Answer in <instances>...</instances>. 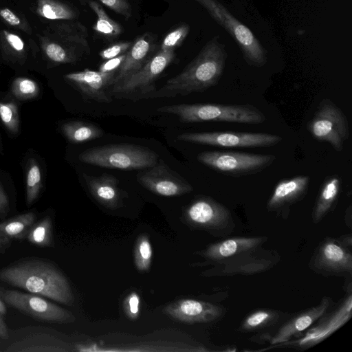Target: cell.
<instances>
[{"mask_svg":"<svg viewBox=\"0 0 352 352\" xmlns=\"http://www.w3.org/2000/svg\"><path fill=\"white\" fill-rule=\"evenodd\" d=\"M36 12L45 19L55 21H72L78 17L75 8L59 0H37Z\"/></svg>","mask_w":352,"mask_h":352,"instance_id":"27","label":"cell"},{"mask_svg":"<svg viewBox=\"0 0 352 352\" xmlns=\"http://www.w3.org/2000/svg\"><path fill=\"white\" fill-rule=\"evenodd\" d=\"M8 199L1 184H0V215L8 210Z\"/></svg>","mask_w":352,"mask_h":352,"instance_id":"43","label":"cell"},{"mask_svg":"<svg viewBox=\"0 0 352 352\" xmlns=\"http://www.w3.org/2000/svg\"><path fill=\"white\" fill-rule=\"evenodd\" d=\"M341 302L329 313L327 311L297 339L274 345L276 347H290L305 349L315 346L345 324L352 316L351 285L346 290Z\"/></svg>","mask_w":352,"mask_h":352,"instance_id":"13","label":"cell"},{"mask_svg":"<svg viewBox=\"0 0 352 352\" xmlns=\"http://www.w3.org/2000/svg\"><path fill=\"white\" fill-rule=\"evenodd\" d=\"M0 282L70 305L74 296L63 272L50 261L23 259L0 270Z\"/></svg>","mask_w":352,"mask_h":352,"instance_id":"2","label":"cell"},{"mask_svg":"<svg viewBox=\"0 0 352 352\" xmlns=\"http://www.w3.org/2000/svg\"><path fill=\"white\" fill-rule=\"evenodd\" d=\"M268 238L261 236H234L208 245L199 253L208 265L230 258L237 254L262 247Z\"/></svg>","mask_w":352,"mask_h":352,"instance_id":"22","label":"cell"},{"mask_svg":"<svg viewBox=\"0 0 352 352\" xmlns=\"http://www.w3.org/2000/svg\"><path fill=\"white\" fill-rule=\"evenodd\" d=\"M280 260L276 251L260 247L212 264L213 267L204 272L203 276L255 275L271 270Z\"/></svg>","mask_w":352,"mask_h":352,"instance_id":"11","label":"cell"},{"mask_svg":"<svg viewBox=\"0 0 352 352\" xmlns=\"http://www.w3.org/2000/svg\"><path fill=\"white\" fill-rule=\"evenodd\" d=\"M198 161L226 175L234 177L259 173L276 160L272 154H255L233 151H209L199 153Z\"/></svg>","mask_w":352,"mask_h":352,"instance_id":"8","label":"cell"},{"mask_svg":"<svg viewBox=\"0 0 352 352\" xmlns=\"http://www.w3.org/2000/svg\"><path fill=\"white\" fill-rule=\"evenodd\" d=\"M337 239L344 246H345L351 250V248L352 246V240H351V234H346L344 236H340V237L337 238Z\"/></svg>","mask_w":352,"mask_h":352,"instance_id":"45","label":"cell"},{"mask_svg":"<svg viewBox=\"0 0 352 352\" xmlns=\"http://www.w3.org/2000/svg\"><path fill=\"white\" fill-rule=\"evenodd\" d=\"M307 129L315 140L329 143L337 152L343 150L350 134L346 116L329 98L320 102Z\"/></svg>","mask_w":352,"mask_h":352,"instance_id":"9","label":"cell"},{"mask_svg":"<svg viewBox=\"0 0 352 352\" xmlns=\"http://www.w3.org/2000/svg\"><path fill=\"white\" fill-rule=\"evenodd\" d=\"M11 91L17 99L30 100L38 96L39 87L34 80L30 78L18 77L12 83Z\"/></svg>","mask_w":352,"mask_h":352,"instance_id":"34","label":"cell"},{"mask_svg":"<svg viewBox=\"0 0 352 352\" xmlns=\"http://www.w3.org/2000/svg\"><path fill=\"white\" fill-rule=\"evenodd\" d=\"M86 164L122 170L146 169L158 161V155L148 148L135 144H109L87 149L79 155Z\"/></svg>","mask_w":352,"mask_h":352,"instance_id":"5","label":"cell"},{"mask_svg":"<svg viewBox=\"0 0 352 352\" xmlns=\"http://www.w3.org/2000/svg\"><path fill=\"white\" fill-rule=\"evenodd\" d=\"M1 38L6 52L11 54V55L21 58L25 54V43L17 34L7 30H3L1 32Z\"/></svg>","mask_w":352,"mask_h":352,"instance_id":"37","label":"cell"},{"mask_svg":"<svg viewBox=\"0 0 352 352\" xmlns=\"http://www.w3.org/2000/svg\"><path fill=\"white\" fill-rule=\"evenodd\" d=\"M61 129L67 139L73 143L90 141L100 138L104 134L102 129L95 124L82 121L65 123Z\"/></svg>","mask_w":352,"mask_h":352,"instance_id":"28","label":"cell"},{"mask_svg":"<svg viewBox=\"0 0 352 352\" xmlns=\"http://www.w3.org/2000/svg\"><path fill=\"white\" fill-rule=\"evenodd\" d=\"M342 188V179L338 174L326 177L320 188L312 208L311 220L320 223L329 213L335 210Z\"/></svg>","mask_w":352,"mask_h":352,"instance_id":"25","label":"cell"},{"mask_svg":"<svg viewBox=\"0 0 352 352\" xmlns=\"http://www.w3.org/2000/svg\"><path fill=\"white\" fill-rule=\"evenodd\" d=\"M132 44L133 42H119L101 50L99 55L104 60L113 58L126 54Z\"/></svg>","mask_w":352,"mask_h":352,"instance_id":"40","label":"cell"},{"mask_svg":"<svg viewBox=\"0 0 352 352\" xmlns=\"http://www.w3.org/2000/svg\"><path fill=\"white\" fill-rule=\"evenodd\" d=\"M287 315L285 313L272 309H256L244 318L238 330L243 333L263 330L275 325Z\"/></svg>","mask_w":352,"mask_h":352,"instance_id":"26","label":"cell"},{"mask_svg":"<svg viewBox=\"0 0 352 352\" xmlns=\"http://www.w3.org/2000/svg\"><path fill=\"white\" fill-rule=\"evenodd\" d=\"M183 217L189 226L206 231L215 237L228 236L236 226L230 210L205 195L195 197L185 208Z\"/></svg>","mask_w":352,"mask_h":352,"instance_id":"7","label":"cell"},{"mask_svg":"<svg viewBox=\"0 0 352 352\" xmlns=\"http://www.w3.org/2000/svg\"><path fill=\"white\" fill-rule=\"evenodd\" d=\"M175 52L160 50L139 70L123 80L113 85L111 93L116 98H126L135 100L154 91L155 81L173 62Z\"/></svg>","mask_w":352,"mask_h":352,"instance_id":"10","label":"cell"},{"mask_svg":"<svg viewBox=\"0 0 352 352\" xmlns=\"http://www.w3.org/2000/svg\"><path fill=\"white\" fill-rule=\"evenodd\" d=\"M308 266L321 276L351 278V251L340 243L337 238L326 237L315 248Z\"/></svg>","mask_w":352,"mask_h":352,"instance_id":"14","label":"cell"},{"mask_svg":"<svg viewBox=\"0 0 352 352\" xmlns=\"http://www.w3.org/2000/svg\"><path fill=\"white\" fill-rule=\"evenodd\" d=\"M140 296L136 292H131L124 299L123 307L126 316L131 320H135L140 315Z\"/></svg>","mask_w":352,"mask_h":352,"instance_id":"39","label":"cell"},{"mask_svg":"<svg viewBox=\"0 0 352 352\" xmlns=\"http://www.w3.org/2000/svg\"><path fill=\"white\" fill-rule=\"evenodd\" d=\"M0 296L10 306L39 320L70 323L76 320L72 312L38 294L7 289L0 290Z\"/></svg>","mask_w":352,"mask_h":352,"instance_id":"15","label":"cell"},{"mask_svg":"<svg viewBox=\"0 0 352 352\" xmlns=\"http://www.w3.org/2000/svg\"><path fill=\"white\" fill-rule=\"evenodd\" d=\"M177 140L182 142L225 148H265L282 142L283 138L267 133L215 131L179 134Z\"/></svg>","mask_w":352,"mask_h":352,"instance_id":"12","label":"cell"},{"mask_svg":"<svg viewBox=\"0 0 352 352\" xmlns=\"http://www.w3.org/2000/svg\"><path fill=\"white\" fill-rule=\"evenodd\" d=\"M310 179L308 175H298L280 180L267 201V211L287 219L291 208L306 196Z\"/></svg>","mask_w":352,"mask_h":352,"instance_id":"18","label":"cell"},{"mask_svg":"<svg viewBox=\"0 0 352 352\" xmlns=\"http://www.w3.org/2000/svg\"><path fill=\"white\" fill-rule=\"evenodd\" d=\"M87 186L94 199L107 208L115 210L122 206L123 192L119 180L113 175L104 173L100 176L82 175Z\"/></svg>","mask_w":352,"mask_h":352,"instance_id":"23","label":"cell"},{"mask_svg":"<svg viewBox=\"0 0 352 352\" xmlns=\"http://www.w3.org/2000/svg\"><path fill=\"white\" fill-rule=\"evenodd\" d=\"M153 257L152 245L146 234H140L135 242L134 263L138 271L144 272L150 269Z\"/></svg>","mask_w":352,"mask_h":352,"instance_id":"33","label":"cell"},{"mask_svg":"<svg viewBox=\"0 0 352 352\" xmlns=\"http://www.w3.org/2000/svg\"><path fill=\"white\" fill-rule=\"evenodd\" d=\"M0 338L3 340H8L9 338V333L6 323L3 320L0 314Z\"/></svg>","mask_w":352,"mask_h":352,"instance_id":"44","label":"cell"},{"mask_svg":"<svg viewBox=\"0 0 352 352\" xmlns=\"http://www.w3.org/2000/svg\"><path fill=\"white\" fill-rule=\"evenodd\" d=\"M35 219V214L30 212L1 222L0 234L9 240L23 239L27 236Z\"/></svg>","mask_w":352,"mask_h":352,"instance_id":"29","label":"cell"},{"mask_svg":"<svg viewBox=\"0 0 352 352\" xmlns=\"http://www.w3.org/2000/svg\"><path fill=\"white\" fill-rule=\"evenodd\" d=\"M126 57V54L107 60L99 67L101 72H117L121 67Z\"/></svg>","mask_w":352,"mask_h":352,"instance_id":"42","label":"cell"},{"mask_svg":"<svg viewBox=\"0 0 352 352\" xmlns=\"http://www.w3.org/2000/svg\"><path fill=\"white\" fill-rule=\"evenodd\" d=\"M0 352H1V349H0Z\"/></svg>","mask_w":352,"mask_h":352,"instance_id":"48","label":"cell"},{"mask_svg":"<svg viewBox=\"0 0 352 352\" xmlns=\"http://www.w3.org/2000/svg\"><path fill=\"white\" fill-rule=\"evenodd\" d=\"M10 241L9 239L0 234V249Z\"/></svg>","mask_w":352,"mask_h":352,"instance_id":"46","label":"cell"},{"mask_svg":"<svg viewBox=\"0 0 352 352\" xmlns=\"http://www.w3.org/2000/svg\"><path fill=\"white\" fill-rule=\"evenodd\" d=\"M7 309L4 302L0 299V314L5 315Z\"/></svg>","mask_w":352,"mask_h":352,"instance_id":"47","label":"cell"},{"mask_svg":"<svg viewBox=\"0 0 352 352\" xmlns=\"http://www.w3.org/2000/svg\"><path fill=\"white\" fill-rule=\"evenodd\" d=\"M332 304L331 298L322 297L317 305L294 315L281 324L274 333L263 335L260 340H266L271 345H276L286 342L297 336L299 337L324 315Z\"/></svg>","mask_w":352,"mask_h":352,"instance_id":"17","label":"cell"},{"mask_svg":"<svg viewBox=\"0 0 352 352\" xmlns=\"http://www.w3.org/2000/svg\"><path fill=\"white\" fill-rule=\"evenodd\" d=\"M42 186L40 166L34 159H30L26 170V202L28 205H31L38 197Z\"/></svg>","mask_w":352,"mask_h":352,"instance_id":"32","label":"cell"},{"mask_svg":"<svg viewBox=\"0 0 352 352\" xmlns=\"http://www.w3.org/2000/svg\"><path fill=\"white\" fill-rule=\"evenodd\" d=\"M137 180L151 192L164 197L180 196L193 190L191 184L162 160L140 172Z\"/></svg>","mask_w":352,"mask_h":352,"instance_id":"16","label":"cell"},{"mask_svg":"<svg viewBox=\"0 0 352 352\" xmlns=\"http://www.w3.org/2000/svg\"><path fill=\"white\" fill-rule=\"evenodd\" d=\"M88 5L97 16L93 29L107 38H115L122 32L119 23L111 19L102 6L95 1H88Z\"/></svg>","mask_w":352,"mask_h":352,"instance_id":"30","label":"cell"},{"mask_svg":"<svg viewBox=\"0 0 352 352\" xmlns=\"http://www.w3.org/2000/svg\"><path fill=\"white\" fill-rule=\"evenodd\" d=\"M28 241L41 247L53 245L52 222L51 217L47 216L31 227L27 236Z\"/></svg>","mask_w":352,"mask_h":352,"instance_id":"31","label":"cell"},{"mask_svg":"<svg viewBox=\"0 0 352 352\" xmlns=\"http://www.w3.org/2000/svg\"><path fill=\"white\" fill-rule=\"evenodd\" d=\"M226 59L225 45L219 41L218 37H214L181 73L168 79L161 88L146 95L143 99L185 96L204 92L219 82Z\"/></svg>","mask_w":352,"mask_h":352,"instance_id":"1","label":"cell"},{"mask_svg":"<svg viewBox=\"0 0 352 352\" xmlns=\"http://www.w3.org/2000/svg\"><path fill=\"white\" fill-rule=\"evenodd\" d=\"M201 4L210 16L234 39L250 65L261 67L267 61V53L253 32L236 19L217 0H194Z\"/></svg>","mask_w":352,"mask_h":352,"instance_id":"6","label":"cell"},{"mask_svg":"<svg viewBox=\"0 0 352 352\" xmlns=\"http://www.w3.org/2000/svg\"><path fill=\"white\" fill-rule=\"evenodd\" d=\"M18 338L6 349L7 352H36L67 351L65 344L50 329L41 327L23 328Z\"/></svg>","mask_w":352,"mask_h":352,"instance_id":"21","label":"cell"},{"mask_svg":"<svg viewBox=\"0 0 352 352\" xmlns=\"http://www.w3.org/2000/svg\"><path fill=\"white\" fill-rule=\"evenodd\" d=\"M190 28L186 24H182L175 28L164 37L160 50L165 52H175L182 44Z\"/></svg>","mask_w":352,"mask_h":352,"instance_id":"36","label":"cell"},{"mask_svg":"<svg viewBox=\"0 0 352 352\" xmlns=\"http://www.w3.org/2000/svg\"><path fill=\"white\" fill-rule=\"evenodd\" d=\"M102 3L116 13L129 19L132 15V8L128 0H99Z\"/></svg>","mask_w":352,"mask_h":352,"instance_id":"41","label":"cell"},{"mask_svg":"<svg viewBox=\"0 0 352 352\" xmlns=\"http://www.w3.org/2000/svg\"><path fill=\"white\" fill-rule=\"evenodd\" d=\"M157 111L175 115L184 123L221 122L260 124L266 120L265 114L250 104H180L163 106Z\"/></svg>","mask_w":352,"mask_h":352,"instance_id":"4","label":"cell"},{"mask_svg":"<svg viewBox=\"0 0 352 352\" xmlns=\"http://www.w3.org/2000/svg\"><path fill=\"white\" fill-rule=\"evenodd\" d=\"M0 18L11 27L22 30L28 34L32 33V29L28 22L8 8L0 9Z\"/></svg>","mask_w":352,"mask_h":352,"instance_id":"38","label":"cell"},{"mask_svg":"<svg viewBox=\"0 0 352 352\" xmlns=\"http://www.w3.org/2000/svg\"><path fill=\"white\" fill-rule=\"evenodd\" d=\"M0 118L6 129L16 133L19 127L18 107L14 102H0Z\"/></svg>","mask_w":352,"mask_h":352,"instance_id":"35","label":"cell"},{"mask_svg":"<svg viewBox=\"0 0 352 352\" xmlns=\"http://www.w3.org/2000/svg\"><path fill=\"white\" fill-rule=\"evenodd\" d=\"M166 314L176 320L185 323H207L219 320L225 309L209 302L184 298L168 305Z\"/></svg>","mask_w":352,"mask_h":352,"instance_id":"19","label":"cell"},{"mask_svg":"<svg viewBox=\"0 0 352 352\" xmlns=\"http://www.w3.org/2000/svg\"><path fill=\"white\" fill-rule=\"evenodd\" d=\"M87 37V28L74 20L51 23L38 34L45 56L58 64H74L89 55Z\"/></svg>","mask_w":352,"mask_h":352,"instance_id":"3","label":"cell"},{"mask_svg":"<svg viewBox=\"0 0 352 352\" xmlns=\"http://www.w3.org/2000/svg\"><path fill=\"white\" fill-rule=\"evenodd\" d=\"M155 40L149 33L138 36L128 52L121 67L116 73L115 84L139 70L153 56Z\"/></svg>","mask_w":352,"mask_h":352,"instance_id":"24","label":"cell"},{"mask_svg":"<svg viewBox=\"0 0 352 352\" xmlns=\"http://www.w3.org/2000/svg\"><path fill=\"white\" fill-rule=\"evenodd\" d=\"M116 72H101L85 69L65 75V80L78 89L86 98L101 103H109L108 88L115 84Z\"/></svg>","mask_w":352,"mask_h":352,"instance_id":"20","label":"cell"}]
</instances>
